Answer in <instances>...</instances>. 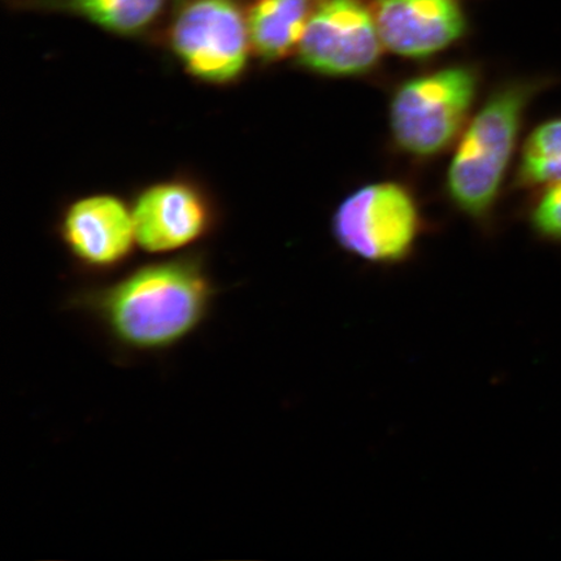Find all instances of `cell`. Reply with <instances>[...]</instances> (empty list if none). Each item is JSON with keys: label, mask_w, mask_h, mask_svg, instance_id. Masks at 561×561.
<instances>
[{"label": "cell", "mask_w": 561, "mask_h": 561, "mask_svg": "<svg viewBox=\"0 0 561 561\" xmlns=\"http://www.w3.org/2000/svg\"><path fill=\"white\" fill-rule=\"evenodd\" d=\"M518 179L525 186L561 182V118L538 126L526 139Z\"/></svg>", "instance_id": "obj_12"}, {"label": "cell", "mask_w": 561, "mask_h": 561, "mask_svg": "<svg viewBox=\"0 0 561 561\" xmlns=\"http://www.w3.org/2000/svg\"><path fill=\"white\" fill-rule=\"evenodd\" d=\"M48 9L73 13L103 30L133 35L156 20L164 0H45Z\"/></svg>", "instance_id": "obj_11"}, {"label": "cell", "mask_w": 561, "mask_h": 561, "mask_svg": "<svg viewBox=\"0 0 561 561\" xmlns=\"http://www.w3.org/2000/svg\"><path fill=\"white\" fill-rule=\"evenodd\" d=\"M334 236L353 254L376 263L401 261L415 243L420 216L415 201L392 182L364 186L334 215Z\"/></svg>", "instance_id": "obj_5"}, {"label": "cell", "mask_w": 561, "mask_h": 561, "mask_svg": "<svg viewBox=\"0 0 561 561\" xmlns=\"http://www.w3.org/2000/svg\"><path fill=\"white\" fill-rule=\"evenodd\" d=\"M137 243L153 254L186 248L207 233L213 210L206 195L186 181H167L138 195L133 206Z\"/></svg>", "instance_id": "obj_7"}, {"label": "cell", "mask_w": 561, "mask_h": 561, "mask_svg": "<svg viewBox=\"0 0 561 561\" xmlns=\"http://www.w3.org/2000/svg\"><path fill=\"white\" fill-rule=\"evenodd\" d=\"M213 298L201 263L182 257L140 266L85 301L118 345L156 353L193 334L206 320Z\"/></svg>", "instance_id": "obj_1"}, {"label": "cell", "mask_w": 561, "mask_h": 561, "mask_svg": "<svg viewBox=\"0 0 561 561\" xmlns=\"http://www.w3.org/2000/svg\"><path fill=\"white\" fill-rule=\"evenodd\" d=\"M171 46L196 80L228 85L248 66V19L234 0H193L174 21Z\"/></svg>", "instance_id": "obj_4"}, {"label": "cell", "mask_w": 561, "mask_h": 561, "mask_svg": "<svg viewBox=\"0 0 561 561\" xmlns=\"http://www.w3.org/2000/svg\"><path fill=\"white\" fill-rule=\"evenodd\" d=\"M375 16L357 0H324L312 11L297 51L313 72L353 76L367 72L381 55Z\"/></svg>", "instance_id": "obj_6"}, {"label": "cell", "mask_w": 561, "mask_h": 561, "mask_svg": "<svg viewBox=\"0 0 561 561\" xmlns=\"http://www.w3.org/2000/svg\"><path fill=\"white\" fill-rule=\"evenodd\" d=\"M375 21L382 44L409 58L444 50L466 31L455 0H380Z\"/></svg>", "instance_id": "obj_9"}, {"label": "cell", "mask_w": 561, "mask_h": 561, "mask_svg": "<svg viewBox=\"0 0 561 561\" xmlns=\"http://www.w3.org/2000/svg\"><path fill=\"white\" fill-rule=\"evenodd\" d=\"M61 234L77 261L94 270L123 263L137 242L131 209L107 194L72 203L62 217Z\"/></svg>", "instance_id": "obj_8"}, {"label": "cell", "mask_w": 561, "mask_h": 561, "mask_svg": "<svg viewBox=\"0 0 561 561\" xmlns=\"http://www.w3.org/2000/svg\"><path fill=\"white\" fill-rule=\"evenodd\" d=\"M476 89V75L461 67L405 82L397 91L390 108V125L397 144L416 157L444 151L465 126Z\"/></svg>", "instance_id": "obj_3"}, {"label": "cell", "mask_w": 561, "mask_h": 561, "mask_svg": "<svg viewBox=\"0 0 561 561\" xmlns=\"http://www.w3.org/2000/svg\"><path fill=\"white\" fill-rule=\"evenodd\" d=\"M311 13V0H259L248 16L252 50L265 61L284 59L298 48Z\"/></svg>", "instance_id": "obj_10"}, {"label": "cell", "mask_w": 561, "mask_h": 561, "mask_svg": "<svg viewBox=\"0 0 561 561\" xmlns=\"http://www.w3.org/2000/svg\"><path fill=\"white\" fill-rule=\"evenodd\" d=\"M535 83H514L486 102L469 124L448 171L453 201L472 216L493 206L514 153Z\"/></svg>", "instance_id": "obj_2"}, {"label": "cell", "mask_w": 561, "mask_h": 561, "mask_svg": "<svg viewBox=\"0 0 561 561\" xmlns=\"http://www.w3.org/2000/svg\"><path fill=\"white\" fill-rule=\"evenodd\" d=\"M533 224L542 236L561 241V182L549 186L539 199Z\"/></svg>", "instance_id": "obj_13"}]
</instances>
